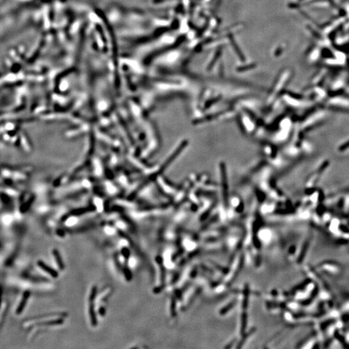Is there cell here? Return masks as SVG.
I'll return each instance as SVG.
<instances>
[{"instance_id": "1", "label": "cell", "mask_w": 349, "mask_h": 349, "mask_svg": "<svg viewBox=\"0 0 349 349\" xmlns=\"http://www.w3.org/2000/svg\"><path fill=\"white\" fill-rule=\"evenodd\" d=\"M38 265L39 268L42 269V270H43L44 272H46V273L49 274V275L51 276V277H53V278H57L58 277V276H59L58 272L56 270H54V268H53L51 266H49V265H47V264L45 263L43 261H38Z\"/></svg>"}, {"instance_id": "2", "label": "cell", "mask_w": 349, "mask_h": 349, "mask_svg": "<svg viewBox=\"0 0 349 349\" xmlns=\"http://www.w3.org/2000/svg\"><path fill=\"white\" fill-rule=\"evenodd\" d=\"M89 316H90V320L91 322L92 326L97 327L98 325V319H97L95 308H94V305L93 302H89Z\"/></svg>"}, {"instance_id": "3", "label": "cell", "mask_w": 349, "mask_h": 349, "mask_svg": "<svg viewBox=\"0 0 349 349\" xmlns=\"http://www.w3.org/2000/svg\"><path fill=\"white\" fill-rule=\"evenodd\" d=\"M53 254L54 259H55L56 262L57 263V265L58 266V268H59V270H63L65 269V265L63 263V259L62 258L60 253L59 252V251L57 250V249H53Z\"/></svg>"}, {"instance_id": "4", "label": "cell", "mask_w": 349, "mask_h": 349, "mask_svg": "<svg viewBox=\"0 0 349 349\" xmlns=\"http://www.w3.org/2000/svg\"><path fill=\"white\" fill-rule=\"evenodd\" d=\"M123 273L127 281H130L133 279V274L128 266V260H125V264L123 266Z\"/></svg>"}, {"instance_id": "5", "label": "cell", "mask_w": 349, "mask_h": 349, "mask_svg": "<svg viewBox=\"0 0 349 349\" xmlns=\"http://www.w3.org/2000/svg\"><path fill=\"white\" fill-rule=\"evenodd\" d=\"M29 296H30V292H26L25 293L22 300L21 301L20 305H19V307L18 308V310H17L18 313H20L22 312V310L24 309V307H25L26 302L28 300V299L29 298Z\"/></svg>"}, {"instance_id": "6", "label": "cell", "mask_w": 349, "mask_h": 349, "mask_svg": "<svg viewBox=\"0 0 349 349\" xmlns=\"http://www.w3.org/2000/svg\"><path fill=\"white\" fill-rule=\"evenodd\" d=\"M63 319H57V320H51V321L44 322L43 323H42V325H62V324H63Z\"/></svg>"}, {"instance_id": "7", "label": "cell", "mask_w": 349, "mask_h": 349, "mask_svg": "<svg viewBox=\"0 0 349 349\" xmlns=\"http://www.w3.org/2000/svg\"><path fill=\"white\" fill-rule=\"evenodd\" d=\"M97 294V286L96 285H94L93 286L91 290L90 295H89V302H94V300H95V298H96Z\"/></svg>"}, {"instance_id": "8", "label": "cell", "mask_w": 349, "mask_h": 349, "mask_svg": "<svg viewBox=\"0 0 349 349\" xmlns=\"http://www.w3.org/2000/svg\"><path fill=\"white\" fill-rule=\"evenodd\" d=\"M121 253L125 260H129V257H130L131 253L130 250H129V249L128 248L123 247L121 250Z\"/></svg>"}, {"instance_id": "9", "label": "cell", "mask_w": 349, "mask_h": 349, "mask_svg": "<svg viewBox=\"0 0 349 349\" xmlns=\"http://www.w3.org/2000/svg\"><path fill=\"white\" fill-rule=\"evenodd\" d=\"M348 149H349V140L345 143L342 144L341 145H340V147H338V151H340V152L347 151Z\"/></svg>"}, {"instance_id": "10", "label": "cell", "mask_w": 349, "mask_h": 349, "mask_svg": "<svg viewBox=\"0 0 349 349\" xmlns=\"http://www.w3.org/2000/svg\"><path fill=\"white\" fill-rule=\"evenodd\" d=\"M98 312H99L100 315L101 316H104L105 314H106V308H105L103 307H101L100 308H99Z\"/></svg>"}]
</instances>
